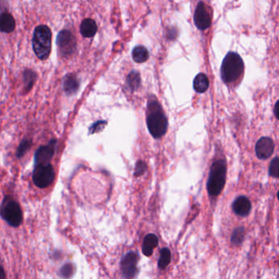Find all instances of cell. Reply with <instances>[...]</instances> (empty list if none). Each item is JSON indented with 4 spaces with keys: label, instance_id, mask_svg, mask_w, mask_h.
<instances>
[{
    "label": "cell",
    "instance_id": "obj_19",
    "mask_svg": "<svg viewBox=\"0 0 279 279\" xmlns=\"http://www.w3.org/2000/svg\"><path fill=\"white\" fill-rule=\"evenodd\" d=\"M149 52L144 46H137L133 51V58L136 62L141 63L149 59Z\"/></svg>",
    "mask_w": 279,
    "mask_h": 279
},
{
    "label": "cell",
    "instance_id": "obj_11",
    "mask_svg": "<svg viewBox=\"0 0 279 279\" xmlns=\"http://www.w3.org/2000/svg\"><path fill=\"white\" fill-rule=\"evenodd\" d=\"M275 151V144L272 139L263 137L257 142L256 153L257 157L261 160H266L272 156Z\"/></svg>",
    "mask_w": 279,
    "mask_h": 279
},
{
    "label": "cell",
    "instance_id": "obj_1",
    "mask_svg": "<svg viewBox=\"0 0 279 279\" xmlns=\"http://www.w3.org/2000/svg\"><path fill=\"white\" fill-rule=\"evenodd\" d=\"M146 122L149 133L155 139L163 137L168 130V119L157 102H149Z\"/></svg>",
    "mask_w": 279,
    "mask_h": 279
},
{
    "label": "cell",
    "instance_id": "obj_2",
    "mask_svg": "<svg viewBox=\"0 0 279 279\" xmlns=\"http://www.w3.org/2000/svg\"><path fill=\"white\" fill-rule=\"evenodd\" d=\"M32 45L38 58L46 60L48 57L51 50V31L48 26L40 25L35 28Z\"/></svg>",
    "mask_w": 279,
    "mask_h": 279
},
{
    "label": "cell",
    "instance_id": "obj_22",
    "mask_svg": "<svg viewBox=\"0 0 279 279\" xmlns=\"http://www.w3.org/2000/svg\"><path fill=\"white\" fill-rule=\"evenodd\" d=\"M245 237V229L242 227H237L232 232V237H231V242L232 244L238 246L241 244Z\"/></svg>",
    "mask_w": 279,
    "mask_h": 279
},
{
    "label": "cell",
    "instance_id": "obj_9",
    "mask_svg": "<svg viewBox=\"0 0 279 279\" xmlns=\"http://www.w3.org/2000/svg\"><path fill=\"white\" fill-rule=\"evenodd\" d=\"M139 256L133 251H130L123 257L121 261V270L123 276L126 279L135 277L138 272V262Z\"/></svg>",
    "mask_w": 279,
    "mask_h": 279
},
{
    "label": "cell",
    "instance_id": "obj_21",
    "mask_svg": "<svg viewBox=\"0 0 279 279\" xmlns=\"http://www.w3.org/2000/svg\"><path fill=\"white\" fill-rule=\"evenodd\" d=\"M32 140L31 139H25L21 141L19 144L18 148L16 149V156L17 158H22L26 153L31 149L32 147Z\"/></svg>",
    "mask_w": 279,
    "mask_h": 279
},
{
    "label": "cell",
    "instance_id": "obj_8",
    "mask_svg": "<svg viewBox=\"0 0 279 279\" xmlns=\"http://www.w3.org/2000/svg\"><path fill=\"white\" fill-rule=\"evenodd\" d=\"M56 144L57 142L56 139H51L46 145L41 146L38 148L34 156L35 166L50 162L56 153Z\"/></svg>",
    "mask_w": 279,
    "mask_h": 279
},
{
    "label": "cell",
    "instance_id": "obj_10",
    "mask_svg": "<svg viewBox=\"0 0 279 279\" xmlns=\"http://www.w3.org/2000/svg\"><path fill=\"white\" fill-rule=\"evenodd\" d=\"M194 23L199 30H206L211 26L212 20L206 6L202 2H198L194 12Z\"/></svg>",
    "mask_w": 279,
    "mask_h": 279
},
{
    "label": "cell",
    "instance_id": "obj_7",
    "mask_svg": "<svg viewBox=\"0 0 279 279\" xmlns=\"http://www.w3.org/2000/svg\"><path fill=\"white\" fill-rule=\"evenodd\" d=\"M56 44L59 52L63 56H67L74 54L76 49V40L70 31H61L56 38Z\"/></svg>",
    "mask_w": 279,
    "mask_h": 279
},
{
    "label": "cell",
    "instance_id": "obj_15",
    "mask_svg": "<svg viewBox=\"0 0 279 279\" xmlns=\"http://www.w3.org/2000/svg\"><path fill=\"white\" fill-rule=\"evenodd\" d=\"M158 244V239L154 234H148L145 236L142 246V252L144 256H151L154 249Z\"/></svg>",
    "mask_w": 279,
    "mask_h": 279
},
{
    "label": "cell",
    "instance_id": "obj_24",
    "mask_svg": "<svg viewBox=\"0 0 279 279\" xmlns=\"http://www.w3.org/2000/svg\"><path fill=\"white\" fill-rule=\"evenodd\" d=\"M270 174L274 178L279 177V157H276L271 162L270 166Z\"/></svg>",
    "mask_w": 279,
    "mask_h": 279
},
{
    "label": "cell",
    "instance_id": "obj_6",
    "mask_svg": "<svg viewBox=\"0 0 279 279\" xmlns=\"http://www.w3.org/2000/svg\"><path fill=\"white\" fill-rule=\"evenodd\" d=\"M33 182L39 188H46L53 183L55 170L52 165L48 163L36 165L33 170Z\"/></svg>",
    "mask_w": 279,
    "mask_h": 279
},
{
    "label": "cell",
    "instance_id": "obj_27",
    "mask_svg": "<svg viewBox=\"0 0 279 279\" xmlns=\"http://www.w3.org/2000/svg\"><path fill=\"white\" fill-rule=\"evenodd\" d=\"M105 124H106L105 121H98L91 127L90 133H96V132L100 131V129H102L105 127Z\"/></svg>",
    "mask_w": 279,
    "mask_h": 279
},
{
    "label": "cell",
    "instance_id": "obj_4",
    "mask_svg": "<svg viewBox=\"0 0 279 279\" xmlns=\"http://www.w3.org/2000/svg\"><path fill=\"white\" fill-rule=\"evenodd\" d=\"M244 70L242 57L236 53H229L221 65V78L224 82L232 83L241 76Z\"/></svg>",
    "mask_w": 279,
    "mask_h": 279
},
{
    "label": "cell",
    "instance_id": "obj_17",
    "mask_svg": "<svg viewBox=\"0 0 279 279\" xmlns=\"http://www.w3.org/2000/svg\"><path fill=\"white\" fill-rule=\"evenodd\" d=\"M209 87V80L207 75L200 73L193 80V89L198 93H204Z\"/></svg>",
    "mask_w": 279,
    "mask_h": 279
},
{
    "label": "cell",
    "instance_id": "obj_16",
    "mask_svg": "<svg viewBox=\"0 0 279 279\" xmlns=\"http://www.w3.org/2000/svg\"><path fill=\"white\" fill-rule=\"evenodd\" d=\"M97 31V26L93 19H85L80 26V32L84 37H93Z\"/></svg>",
    "mask_w": 279,
    "mask_h": 279
},
{
    "label": "cell",
    "instance_id": "obj_3",
    "mask_svg": "<svg viewBox=\"0 0 279 279\" xmlns=\"http://www.w3.org/2000/svg\"><path fill=\"white\" fill-rule=\"evenodd\" d=\"M0 218L8 225L18 227L23 221V213L21 206L11 196H5L0 204Z\"/></svg>",
    "mask_w": 279,
    "mask_h": 279
},
{
    "label": "cell",
    "instance_id": "obj_20",
    "mask_svg": "<svg viewBox=\"0 0 279 279\" xmlns=\"http://www.w3.org/2000/svg\"><path fill=\"white\" fill-rule=\"evenodd\" d=\"M171 262V251L168 248H163L160 252V257L158 260V268L160 270H165Z\"/></svg>",
    "mask_w": 279,
    "mask_h": 279
},
{
    "label": "cell",
    "instance_id": "obj_14",
    "mask_svg": "<svg viewBox=\"0 0 279 279\" xmlns=\"http://www.w3.org/2000/svg\"><path fill=\"white\" fill-rule=\"evenodd\" d=\"M79 88V80L75 75L69 74L64 78L63 89L67 95H72L78 91Z\"/></svg>",
    "mask_w": 279,
    "mask_h": 279
},
{
    "label": "cell",
    "instance_id": "obj_18",
    "mask_svg": "<svg viewBox=\"0 0 279 279\" xmlns=\"http://www.w3.org/2000/svg\"><path fill=\"white\" fill-rule=\"evenodd\" d=\"M37 79L36 73L32 70H26L23 73V82L25 92L28 93L35 84Z\"/></svg>",
    "mask_w": 279,
    "mask_h": 279
},
{
    "label": "cell",
    "instance_id": "obj_12",
    "mask_svg": "<svg viewBox=\"0 0 279 279\" xmlns=\"http://www.w3.org/2000/svg\"><path fill=\"white\" fill-rule=\"evenodd\" d=\"M251 204L248 198L241 196L235 200L232 204V210L235 214L239 216H247L251 211Z\"/></svg>",
    "mask_w": 279,
    "mask_h": 279
},
{
    "label": "cell",
    "instance_id": "obj_25",
    "mask_svg": "<svg viewBox=\"0 0 279 279\" xmlns=\"http://www.w3.org/2000/svg\"><path fill=\"white\" fill-rule=\"evenodd\" d=\"M74 274V266L72 264H65L60 270V276L62 278H70Z\"/></svg>",
    "mask_w": 279,
    "mask_h": 279
},
{
    "label": "cell",
    "instance_id": "obj_28",
    "mask_svg": "<svg viewBox=\"0 0 279 279\" xmlns=\"http://www.w3.org/2000/svg\"><path fill=\"white\" fill-rule=\"evenodd\" d=\"M6 273H5V270L3 268H2V265H0V279H6Z\"/></svg>",
    "mask_w": 279,
    "mask_h": 279
},
{
    "label": "cell",
    "instance_id": "obj_30",
    "mask_svg": "<svg viewBox=\"0 0 279 279\" xmlns=\"http://www.w3.org/2000/svg\"><path fill=\"white\" fill-rule=\"evenodd\" d=\"M278 198H279V192H278Z\"/></svg>",
    "mask_w": 279,
    "mask_h": 279
},
{
    "label": "cell",
    "instance_id": "obj_13",
    "mask_svg": "<svg viewBox=\"0 0 279 279\" xmlns=\"http://www.w3.org/2000/svg\"><path fill=\"white\" fill-rule=\"evenodd\" d=\"M16 27L14 17L9 12L0 14V31L2 33H11Z\"/></svg>",
    "mask_w": 279,
    "mask_h": 279
},
{
    "label": "cell",
    "instance_id": "obj_5",
    "mask_svg": "<svg viewBox=\"0 0 279 279\" xmlns=\"http://www.w3.org/2000/svg\"><path fill=\"white\" fill-rule=\"evenodd\" d=\"M226 162L220 160L214 162L211 167L209 178L207 181V191L211 196L217 197L223 190L226 184Z\"/></svg>",
    "mask_w": 279,
    "mask_h": 279
},
{
    "label": "cell",
    "instance_id": "obj_26",
    "mask_svg": "<svg viewBox=\"0 0 279 279\" xmlns=\"http://www.w3.org/2000/svg\"><path fill=\"white\" fill-rule=\"evenodd\" d=\"M146 164L144 162H138L136 166L135 175L140 176L144 174V172L146 171Z\"/></svg>",
    "mask_w": 279,
    "mask_h": 279
},
{
    "label": "cell",
    "instance_id": "obj_29",
    "mask_svg": "<svg viewBox=\"0 0 279 279\" xmlns=\"http://www.w3.org/2000/svg\"><path fill=\"white\" fill-rule=\"evenodd\" d=\"M275 115L279 120V101H278L276 104H275Z\"/></svg>",
    "mask_w": 279,
    "mask_h": 279
},
{
    "label": "cell",
    "instance_id": "obj_23",
    "mask_svg": "<svg viewBox=\"0 0 279 279\" xmlns=\"http://www.w3.org/2000/svg\"><path fill=\"white\" fill-rule=\"evenodd\" d=\"M128 85L132 90H136L140 85V74L137 71L131 72L130 75H128Z\"/></svg>",
    "mask_w": 279,
    "mask_h": 279
}]
</instances>
